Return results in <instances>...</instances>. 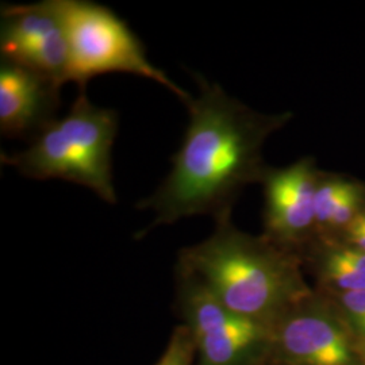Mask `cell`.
Listing matches in <instances>:
<instances>
[{
    "mask_svg": "<svg viewBox=\"0 0 365 365\" xmlns=\"http://www.w3.org/2000/svg\"><path fill=\"white\" fill-rule=\"evenodd\" d=\"M199 95L188 103L190 122L182 146L172 157V170L156 192L138 203L156 218L137 237L153 227L187 217L232 214L238 192L261 182L265 172L261 149L284 126L289 114L265 115L229 96L218 84L195 75Z\"/></svg>",
    "mask_w": 365,
    "mask_h": 365,
    "instance_id": "obj_1",
    "label": "cell"
},
{
    "mask_svg": "<svg viewBox=\"0 0 365 365\" xmlns=\"http://www.w3.org/2000/svg\"><path fill=\"white\" fill-rule=\"evenodd\" d=\"M176 269L195 276L227 309L269 325L314 291L298 255L237 229L232 214L215 220L209 238L182 249Z\"/></svg>",
    "mask_w": 365,
    "mask_h": 365,
    "instance_id": "obj_2",
    "label": "cell"
},
{
    "mask_svg": "<svg viewBox=\"0 0 365 365\" xmlns=\"http://www.w3.org/2000/svg\"><path fill=\"white\" fill-rule=\"evenodd\" d=\"M117 130V113L91 103L81 88L66 115L41 131L26 149L1 153V163L30 179L76 182L115 203L111 152Z\"/></svg>",
    "mask_w": 365,
    "mask_h": 365,
    "instance_id": "obj_3",
    "label": "cell"
},
{
    "mask_svg": "<svg viewBox=\"0 0 365 365\" xmlns=\"http://www.w3.org/2000/svg\"><path fill=\"white\" fill-rule=\"evenodd\" d=\"M66 27L69 45V81L86 88L87 81L106 73H130L150 78L187 105L192 96L153 66L141 41L102 4L87 0H53Z\"/></svg>",
    "mask_w": 365,
    "mask_h": 365,
    "instance_id": "obj_4",
    "label": "cell"
},
{
    "mask_svg": "<svg viewBox=\"0 0 365 365\" xmlns=\"http://www.w3.org/2000/svg\"><path fill=\"white\" fill-rule=\"evenodd\" d=\"M176 312L196 365H271L274 325L227 309L195 276L176 269Z\"/></svg>",
    "mask_w": 365,
    "mask_h": 365,
    "instance_id": "obj_5",
    "label": "cell"
},
{
    "mask_svg": "<svg viewBox=\"0 0 365 365\" xmlns=\"http://www.w3.org/2000/svg\"><path fill=\"white\" fill-rule=\"evenodd\" d=\"M271 365H363L359 339L329 295L313 292L274 325Z\"/></svg>",
    "mask_w": 365,
    "mask_h": 365,
    "instance_id": "obj_6",
    "label": "cell"
},
{
    "mask_svg": "<svg viewBox=\"0 0 365 365\" xmlns=\"http://www.w3.org/2000/svg\"><path fill=\"white\" fill-rule=\"evenodd\" d=\"M3 60L45 75L58 86L69 83V45L53 0L7 4L0 14Z\"/></svg>",
    "mask_w": 365,
    "mask_h": 365,
    "instance_id": "obj_7",
    "label": "cell"
},
{
    "mask_svg": "<svg viewBox=\"0 0 365 365\" xmlns=\"http://www.w3.org/2000/svg\"><path fill=\"white\" fill-rule=\"evenodd\" d=\"M321 172L306 157L284 168H267L264 233L277 247L298 255L315 238V188Z\"/></svg>",
    "mask_w": 365,
    "mask_h": 365,
    "instance_id": "obj_8",
    "label": "cell"
},
{
    "mask_svg": "<svg viewBox=\"0 0 365 365\" xmlns=\"http://www.w3.org/2000/svg\"><path fill=\"white\" fill-rule=\"evenodd\" d=\"M52 78L3 60L0 66V130L6 137H37L57 117L61 105Z\"/></svg>",
    "mask_w": 365,
    "mask_h": 365,
    "instance_id": "obj_9",
    "label": "cell"
},
{
    "mask_svg": "<svg viewBox=\"0 0 365 365\" xmlns=\"http://www.w3.org/2000/svg\"><path fill=\"white\" fill-rule=\"evenodd\" d=\"M304 271L313 287L327 295L365 289V253L341 240L314 238L302 253Z\"/></svg>",
    "mask_w": 365,
    "mask_h": 365,
    "instance_id": "obj_10",
    "label": "cell"
},
{
    "mask_svg": "<svg viewBox=\"0 0 365 365\" xmlns=\"http://www.w3.org/2000/svg\"><path fill=\"white\" fill-rule=\"evenodd\" d=\"M352 180L341 175L321 172L315 188V237L321 235L327 227L333 210Z\"/></svg>",
    "mask_w": 365,
    "mask_h": 365,
    "instance_id": "obj_11",
    "label": "cell"
},
{
    "mask_svg": "<svg viewBox=\"0 0 365 365\" xmlns=\"http://www.w3.org/2000/svg\"><path fill=\"white\" fill-rule=\"evenodd\" d=\"M155 365H196L194 341L182 324L172 330L168 344Z\"/></svg>",
    "mask_w": 365,
    "mask_h": 365,
    "instance_id": "obj_12",
    "label": "cell"
},
{
    "mask_svg": "<svg viewBox=\"0 0 365 365\" xmlns=\"http://www.w3.org/2000/svg\"><path fill=\"white\" fill-rule=\"evenodd\" d=\"M329 297L339 306V312L351 327L353 334L365 341V289Z\"/></svg>",
    "mask_w": 365,
    "mask_h": 365,
    "instance_id": "obj_13",
    "label": "cell"
},
{
    "mask_svg": "<svg viewBox=\"0 0 365 365\" xmlns=\"http://www.w3.org/2000/svg\"><path fill=\"white\" fill-rule=\"evenodd\" d=\"M339 240L352 245L365 253V220L359 217L352 225L342 233Z\"/></svg>",
    "mask_w": 365,
    "mask_h": 365,
    "instance_id": "obj_14",
    "label": "cell"
},
{
    "mask_svg": "<svg viewBox=\"0 0 365 365\" xmlns=\"http://www.w3.org/2000/svg\"><path fill=\"white\" fill-rule=\"evenodd\" d=\"M359 348H360V356H361V361L365 365V341L359 339Z\"/></svg>",
    "mask_w": 365,
    "mask_h": 365,
    "instance_id": "obj_15",
    "label": "cell"
},
{
    "mask_svg": "<svg viewBox=\"0 0 365 365\" xmlns=\"http://www.w3.org/2000/svg\"><path fill=\"white\" fill-rule=\"evenodd\" d=\"M360 217H361V218H363V220H365V209L363 210V212H361V214H360Z\"/></svg>",
    "mask_w": 365,
    "mask_h": 365,
    "instance_id": "obj_16",
    "label": "cell"
}]
</instances>
